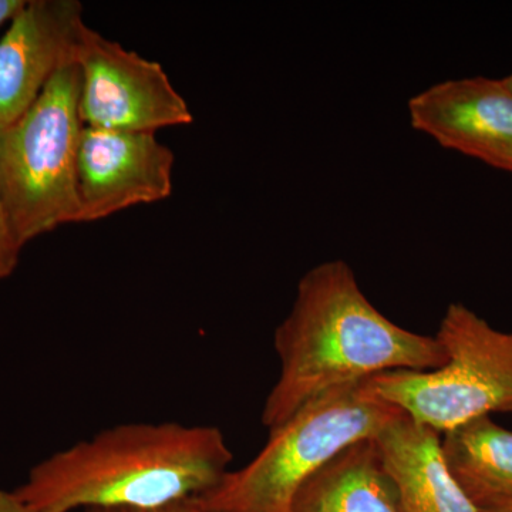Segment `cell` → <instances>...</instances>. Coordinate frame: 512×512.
<instances>
[{
	"mask_svg": "<svg viewBox=\"0 0 512 512\" xmlns=\"http://www.w3.org/2000/svg\"><path fill=\"white\" fill-rule=\"evenodd\" d=\"M274 346L281 367L261 414L268 430L335 390L390 370L439 369L447 360L436 336L410 332L384 316L342 259L302 276Z\"/></svg>",
	"mask_w": 512,
	"mask_h": 512,
	"instance_id": "obj_1",
	"label": "cell"
},
{
	"mask_svg": "<svg viewBox=\"0 0 512 512\" xmlns=\"http://www.w3.org/2000/svg\"><path fill=\"white\" fill-rule=\"evenodd\" d=\"M232 458L218 427L120 424L40 461L13 493L36 512L156 510L210 491Z\"/></svg>",
	"mask_w": 512,
	"mask_h": 512,
	"instance_id": "obj_2",
	"label": "cell"
},
{
	"mask_svg": "<svg viewBox=\"0 0 512 512\" xmlns=\"http://www.w3.org/2000/svg\"><path fill=\"white\" fill-rule=\"evenodd\" d=\"M400 413L376 392L372 377L325 394L269 430L247 466L228 471L195 503L202 512H292L313 474L357 441L375 439Z\"/></svg>",
	"mask_w": 512,
	"mask_h": 512,
	"instance_id": "obj_3",
	"label": "cell"
},
{
	"mask_svg": "<svg viewBox=\"0 0 512 512\" xmlns=\"http://www.w3.org/2000/svg\"><path fill=\"white\" fill-rule=\"evenodd\" d=\"M80 70L63 64L29 110L0 133V198L22 247L80 222Z\"/></svg>",
	"mask_w": 512,
	"mask_h": 512,
	"instance_id": "obj_4",
	"label": "cell"
},
{
	"mask_svg": "<svg viewBox=\"0 0 512 512\" xmlns=\"http://www.w3.org/2000/svg\"><path fill=\"white\" fill-rule=\"evenodd\" d=\"M436 339L446 352L443 366L380 373L372 377L376 392L440 434L512 412V333L494 329L463 303H451Z\"/></svg>",
	"mask_w": 512,
	"mask_h": 512,
	"instance_id": "obj_5",
	"label": "cell"
},
{
	"mask_svg": "<svg viewBox=\"0 0 512 512\" xmlns=\"http://www.w3.org/2000/svg\"><path fill=\"white\" fill-rule=\"evenodd\" d=\"M74 63L80 70L79 116L86 127L156 133L194 121L160 63L144 59L84 25Z\"/></svg>",
	"mask_w": 512,
	"mask_h": 512,
	"instance_id": "obj_6",
	"label": "cell"
},
{
	"mask_svg": "<svg viewBox=\"0 0 512 512\" xmlns=\"http://www.w3.org/2000/svg\"><path fill=\"white\" fill-rule=\"evenodd\" d=\"M174 154L156 133L83 127L77 153L80 222L173 194Z\"/></svg>",
	"mask_w": 512,
	"mask_h": 512,
	"instance_id": "obj_7",
	"label": "cell"
},
{
	"mask_svg": "<svg viewBox=\"0 0 512 512\" xmlns=\"http://www.w3.org/2000/svg\"><path fill=\"white\" fill-rule=\"evenodd\" d=\"M410 124L441 147L512 174V92L487 77L447 80L409 100Z\"/></svg>",
	"mask_w": 512,
	"mask_h": 512,
	"instance_id": "obj_8",
	"label": "cell"
},
{
	"mask_svg": "<svg viewBox=\"0 0 512 512\" xmlns=\"http://www.w3.org/2000/svg\"><path fill=\"white\" fill-rule=\"evenodd\" d=\"M86 25L77 0H32L0 39V133L35 103L63 64L73 62Z\"/></svg>",
	"mask_w": 512,
	"mask_h": 512,
	"instance_id": "obj_9",
	"label": "cell"
},
{
	"mask_svg": "<svg viewBox=\"0 0 512 512\" xmlns=\"http://www.w3.org/2000/svg\"><path fill=\"white\" fill-rule=\"evenodd\" d=\"M375 441L402 512H480L451 476L436 430L403 412Z\"/></svg>",
	"mask_w": 512,
	"mask_h": 512,
	"instance_id": "obj_10",
	"label": "cell"
},
{
	"mask_svg": "<svg viewBox=\"0 0 512 512\" xmlns=\"http://www.w3.org/2000/svg\"><path fill=\"white\" fill-rule=\"evenodd\" d=\"M292 512H402L375 439L357 441L313 474Z\"/></svg>",
	"mask_w": 512,
	"mask_h": 512,
	"instance_id": "obj_11",
	"label": "cell"
},
{
	"mask_svg": "<svg viewBox=\"0 0 512 512\" xmlns=\"http://www.w3.org/2000/svg\"><path fill=\"white\" fill-rule=\"evenodd\" d=\"M451 476L483 512L512 500V431L490 416L441 434Z\"/></svg>",
	"mask_w": 512,
	"mask_h": 512,
	"instance_id": "obj_12",
	"label": "cell"
},
{
	"mask_svg": "<svg viewBox=\"0 0 512 512\" xmlns=\"http://www.w3.org/2000/svg\"><path fill=\"white\" fill-rule=\"evenodd\" d=\"M22 248L0 198V279L9 278L15 272Z\"/></svg>",
	"mask_w": 512,
	"mask_h": 512,
	"instance_id": "obj_13",
	"label": "cell"
},
{
	"mask_svg": "<svg viewBox=\"0 0 512 512\" xmlns=\"http://www.w3.org/2000/svg\"><path fill=\"white\" fill-rule=\"evenodd\" d=\"M0 512H36L16 497L13 491L0 490Z\"/></svg>",
	"mask_w": 512,
	"mask_h": 512,
	"instance_id": "obj_14",
	"label": "cell"
},
{
	"mask_svg": "<svg viewBox=\"0 0 512 512\" xmlns=\"http://www.w3.org/2000/svg\"><path fill=\"white\" fill-rule=\"evenodd\" d=\"M26 0H0V25L6 20H13L26 6Z\"/></svg>",
	"mask_w": 512,
	"mask_h": 512,
	"instance_id": "obj_15",
	"label": "cell"
},
{
	"mask_svg": "<svg viewBox=\"0 0 512 512\" xmlns=\"http://www.w3.org/2000/svg\"><path fill=\"white\" fill-rule=\"evenodd\" d=\"M130 512H202L194 498L190 500L180 501V503L165 505V507L156 508V510L148 511H130Z\"/></svg>",
	"mask_w": 512,
	"mask_h": 512,
	"instance_id": "obj_16",
	"label": "cell"
},
{
	"mask_svg": "<svg viewBox=\"0 0 512 512\" xmlns=\"http://www.w3.org/2000/svg\"><path fill=\"white\" fill-rule=\"evenodd\" d=\"M483 512H512V500L507 501V503L497 505V507L490 508V510H485Z\"/></svg>",
	"mask_w": 512,
	"mask_h": 512,
	"instance_id": "obj_17",
	"label": "cell"
},
{
	"mask_svg": "<svg viewBox=\"0 0 512 512\" xmlns=\"http://www.w3.org/2000/svg\"><path fill=\"white\" fill-rule=\"evenodd\" d=\"M86 512H130L128 510H117V508H90Z\"/></svg>",
	"mask_w": 512,
	"mask_h": 512,
	"instance_id": "obj_18",
	"label": "cell"
},
{
	"mask_svg": "<svg viewBox=\"0 0 512 512\" xmlns=\"http://www.w3.org/2000/svg\"><path fill=\"white\" fill-rule=\"evenodd\" d=\"M503 82H504L505 86H507L508 89H510L512 92V74H510V76H508V77H505V79H503Z\"/></svg>",
	"mask_w": 512,
	"mask_h": 512,
	"instance_id": "obj_19",
	"label": "cell"
}]
</instances>
